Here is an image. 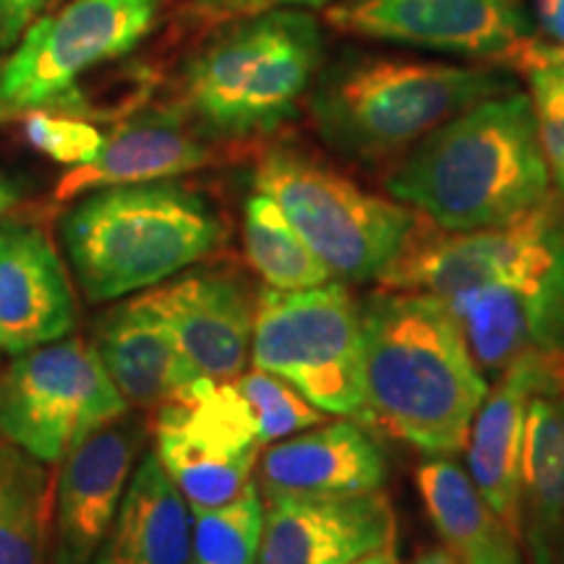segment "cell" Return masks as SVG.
I'll return each mask as SVG.
<instances>
[{"label":"cell","mask_w":564,"mask_h":564,"mask_svg":"<svg viewBox=\"0 0 564 564\" xmlns=\"http://www.w3.org/2000/svg\"><path fill=\"white\" fill-rule=\"evenodd\" d=\"M361 335L366 426L423 457L463 453L489 379L447 306L379 288L361 303Z\"/></svg>","instance_id":"obj_1"},{"label":"cell","mask_w":564,"mask_h":564,"mask_svg":"<svg viewBox=\"0 0 564 564\" xmlns=\"http://www.w3.org/2000/svg\"><path fill=\"white\" fill-rule=\"evenodd\" d=\"M384 188L447 232L520 220L554 192L531 95L512 89L457 112L394 162Z\"/></svg>","instance_id":"obj_2"},{"label":"cell","mask_w":564,"mask_h":564,"mask_svg":"<svg viewBox=\"0 0 564 564\" xmlns=\"http://www.w3.org/2000/svg\"><path fill=\"white\" fill-rule=\"evenodd\" d=\"M512 89V76L497 66L352 53L322 70L308 105L333 150L392 167L457 112Z\"/></svg>","instance_id":"obj_3"},{"label":"cell","mask_w":564,"mask_h":564,"mask_svg":"<svg viewBox=\"0 0 564 564\" xmlns=\"http://www.w3.org/2000/svg\"><path fill=\"white\" fill-rule=\"evenodd\" d=\"M61 241L89 301L150 291L220 246L209 202L181 183H131L89 192L61 220Z\"/></svg>","instance_id":"obj_4"},{"label":"cell","mask_w":564,"mask_h":564,"mask_svg":"<svg viewBox=\"0 0 564 564\" xmlns=\"http://www.w3.org/2000/svg\"><path fill=\"white\" fill-rule=\"evenodd\" d=\"M324 58L316 19L282 6L259 11L209 40L186 66L188 108L212 133H272L299 108Z\"/></svg>","instance_id":"obj_5"},{"label":"cell","mask_w":564,"mask_h":564,"mask_svg":"<svg viewBox=\"0 0 564 564\" xmlns=\"http://www.w3.org/2000/svg\"><path fill=\"white\" fill-rule=\"evenodd\" d=\"M253 188L278 204L316 257L343 282L379 280L429 220L398 199L364 192L312 154L274 147Z\"/></svg>","instance_id":"obj_6"},{"label":"cell","mask_w":564,"mask_h":564,"mask_svg":"<svg viewBox=\"0 0 564 564\" xmlns=\"http://www.w3.org/2000/svg\"><path fill=\"white\" fill-rule=\"evenodd\" d=\"M251 364L285 379L322 413L366 423L361 303L343 280L306 291L262 288Z\"/></svg>","instance_id":"obj_7"},{"label":"cell","mask_w":564,"mask_h":564,"mask_svg":"<svg viewBox=\"0 0 564 564\" xmlns=\"http://www.w3.org/2000/svg\"><path fill=\"white\" fill-rule=\"evenodd\" d=\"M126 413L129 403L82 337L19 352L0 373V436L45 465Z\"/></svg>","instance_id":"obj_8"},{"label":"cell","mask_w":564,"mask_h":564,"mask_svg":"<svg viewBox=\"0 0 564 564\" xmlns=\"http://www.w3.org/2000/svg\"><path fill=\"white\" fill-rule=\"evenodd\" d=\"M162 0H70L40 17L0 70L6 110H42L105 61L131 53L158 21Z\"/></svg>","instance_id":"obj_9"},{"label":"cell","mask_w":564,"mask_h":564,"mask_svg":"<svg viewBox=\"0 0 564 564\" xmlns=\"http://www.w3.org/2000/svg\"><path fill=\"white\" fill-rule=\"evenodd\" d=\"M257 419L232 382L202 379L186 398L158 408L154 455L192 512L228 505L259 463Z\"/></svg>","instance_id":"obj_10"},{"label":"cell","mask_w":564,"mask_h":564,"mask_svg":"<svg viewBox=\"0 0 564 564\" xmlns=\"http://www.w3.org/2000/svg\"><path fill=\"white\" fill-rule=\"evenodd\" d=\"M324 21L350 37L502 66L533 40L520 0H335Z\"/></svg>","instance_id":"obj_11"},{"label":"cell","mask_w":564,"mask_h":564,"mask_svg":"<svg viewBox=\"0 0 564 564\" xmlns=\"http://www.w3.org/2000/svg\"><path fill=\"white\" fill-rule=\"evenodd\" d=\"M440 301L486 379L523 356H564V246L525 270Z\"/></svg>","instance_id":"obj_12"},{"label":"cell","mask_w":564,"mask_h":564,"mask_svg":"<svg viewBox=\"0 0 564 564\" xmlns=\"http://www.w3.org/2000/svg\"><path fill=\"white\" fill-rule=\"evenodd\" d=\"M398 520L382 489L264 494L259 564H352L394 544Z\"/></svg>","instance_id":"obj_13"},{"label":"cell","mask_w":564,"mask_h":564,"mask_svg":"<svg viewBox=\"0 0 564 564\" xmlns=\"http://www.w3.org/2000/svg\"><path fill=\"white\" fill-rule=\"evenodd\" d=\"M165 324L183 356L212 382H232L246 371L257 299L241 278L196 270L139 295Z\"/></svg>","instance_id":"obj_14"},{"label":"cell","mask_w":564,"mask_h":564,"mask_svg":"<svg viewBox=\"0 0 564 564\" xmlns=\"http://www.w3.org/2000/svg\"><path fill=\"white\" fill-rule=\"evenodd\" d=\"M139 444V421L126 413L63 457L55 491L53 564H89L121 510Z\"/></svg>","instance_id":"obj_15"},{"label":"cell","mask_w":564,"mask_h":564,"mask_svg":"<svg viewBox=\"0 0 564 564\" xmlns=\"http://www.w3.org/2000/svg\"><path fill=\"white\" fill-rule=\"evenodd\" d=\"M76 319L74 285L51 236L37 225H0V352L63 340Z\"/></svg>","instance_id":"obj_16"},{"label":"cell","mask_w":564,"mask_h":564,"mask_svg":"<svg viewBox=\"0 0 564 564\" xmlns=\"http://www.w3.org/2000/svg\"><path fill=\"white\" fill-rule=\"evenodd\" d=\"M564 356H523L497 377L468 434V474L486 505L520 544V460L528 405L544 390Z\"/></svg>","instance_id":"obj_17"},{"label":"cell","mask_w":564,"mask_h":564,"mask_svg":"<svg viewBox=\"0 0 564 564\" xmlns=\"http://www.w3.org/2000/svg\"><path fill=\"white\" fill-rule=\"evenodd\" d=\"M259 489L264 494H364L382 489L387 455L373 429L356 419L272 442L259 455Z\"/></svg>","instance_id":"obj_18"},{"label":"cell","mask_w":564,"mask_h":564,"mask_svg":"<svg viewBox=\"0 0 564 564\" xmlns=\"http://www.w3.org/2000/svg\"><path fill=\"white\" fill-rule=\"evenodd\" d=\"M91 345L112 384L133 408L158 411L186 398L204 379L141 299L112 306L97 322Z\"/></svg>","instance_id":"obj_19"},{"label":"cell","mask_w":564,"mask_h":564,"mask_svg":"<svg viewBox=\"0 0 564 564\" xmlns=\"http://www.w3.org/2000/svg\"><path fill=\"white\" fill-rule=\"evenodd\" d=\"M520 546L528 564H564V364L528 405Z\"/></svg>","instance_id":"obj_20"},{"label":"cell","mask_w":564,"mask_h":564,"mask_svg":"<svg viewBox=\"0 0 564 564\" xmlns=\"http://www.w3.org/2000/svg\"><path fill=\"white\" fill-rule=\"evenodd\" d=\"M194 512L150 453L133 468L126 497L89 564H192Z\"/></svg>","instance_id":"obj_21"},{"label":"cell","mask_w":564,"mask_h":564,"mask_svg":"<svg viewBox=\"0 0 564 564\" xmlns=\"http://www.w3.org/2000/svg\"><path fill=\"white\" fill-rule=\"evenodd\" d=\"M209 147L194 137L175 116H154L126 123L105 139L100 154L76 165L55 186V202L110 186L165 181L209 165Z\"/></svg>","instance_id":"obj_22"},{"label":"cell","mask_w":564,"mask_h":564,"mask_svg":"<svg viewBox=\"0 0 564 564\" xmlns=\"http://www.w3.org/2000/svg\"><path fill=\"white\" fill-rule=\"evenodd\" d=\"M51 474L45 463L0 436V564H45Z\"/></svg>","instance_id":"obj_23"},{"label":"cell","mask_w":564,"mask_h":564,"mask_svg":"<svg viewBox=\"0 0 564 564\" xmlns=\"http://www.w3.org/2000/svg\"><path fill=\"white\" fill-rule=\"evenodd\" d=\"M415 484L442 544L453 549L463 562L474 560L481 549L507 533L468 468L457 465L453 455L423 457L415 470Z\"/></svg>","instance_id":"obj_24"},{"label":"cell","mask_w":564,"mask_h":564,"mask_svg":"<svg viewBox=\"0 0 564 564\" xmlns=\"http://www.w3.org/2000/svg\"><path fill=\"white\" fill-rule=\"evenodd\" d=\"M243 249L253 272L274 291H306L335 278L278 204L259 192L243 207Z\"/></svg>","instance_id":"obj_25"},{"label":"cell","mask_w":564,"mask_h":564,"mask_svg":"<svg viewBox=\"0 0 564 564\" xmlns=\"http://www.w3.org/2000/svg\"><path fill=\"white\" fill-rule=\"evenodd\" d=\"M264 497L251 481L228 505L194 512L192 564H259Z\"/></svg>","instance_id":"obj_26"},{"label":"cell","mask_w":564,"mask_h":564,"mask_svg":"<svg viewBox=\"0 0 564 564\" xmlns=\"http://www.w3.org/2000/svg\"><path fill=\"white\" fill-rule=\"evenodd\" d=\"M514 68L523 70L528 79V95H531L541 147H544L549 173H552V186L564 199V61L535 51L531 40Z\"/></svg>","instance_id":"obj_27"},{"label":"cell","mask_w":564,"mask_h":564,"mask_svg":"<svg viewBox=\"0 0 564 564\" xmlns=\"http://www.w3.org/2000/svg\"><path fill=\"white\" fill-rule=\"evenodd\" d=\"M236 384L243 392V398L249 400L262 444L288 440V436L301 434L327 421V413L314 408L295 387L270 371H243L236 379Z\"/></svg>","instance_id":"obj_28"},{"label":"cell","mask_w":564,"mask_h":564,"mask_svg":"<svg viewBox=\"0 0 564 564\" xmlns=\"http://www.w3.org/2000/svg\"><path fill=\"white\" fill-rule=\"evenodd\" d=\"M24 133L34 150L70 167L87 165L105 144V137L91 123L79 118L51 116L45 110H30V116L24 118Z\"/></svg>","instance_id":"obj_29"},{"label":"cell","mask_w":564,"mask_h":564,"mask_svg":"<svg viewBox=\"0 0 564 564\" xmlns=\"http://www.w3.org/2000/svg\"><path fill=\"white\" fill-rule=\"evenodd\" d=\"M51 0H0V53L11 51Z\"/></svg>","instance_id":"obj_30"},{"label":"cell","mask_w":564,"mask_h":564,"mask_svg":"<svg viewBox=\"0 0 564 564\" xmlns=\"http://www.w3.org/2000/svg\"><path fill=\"white\" fill-rule=\"evenodd\" d=\"M539 34H533L535 51L564 61V0H539Z\"/></svg>","instance_id":"obj_31"},{"label":"cell","mask_w":564,"mask_h":564,"mask_svg":"<svg viewBox=\"0 0 564 564\" xmlns=\"http://www.w3.org/2000/svg\"><path fill=\"white\" fill-rule=\"evenodd\" d=\"M194 11L209 21H232L264 11L270 0H192Z\"/></svg>","instance_id":"obj_32"},{"label":"cell","mask_w":564,"mask_h":564,"mask_svg":"<svg viewBox=\"0 0 564 564\" xmlns=\"http://www.w3.org/2000/svg\"><path fill=\"white\" fill-rule=\"evenodd\" d=\"M520 544L512 539L510 533H502L497 541H491L489 546L481 549L474 560L465 564H523L520 562Z\"/></svg>","instance_id":"obj_33"},{"label":"cell","mask_w":564,"mask_h":564,"mask_svg":"<svg viewBox=\"0 0 564 564\" xmlns=\"http://www.w3.org/2000/svg\"><path fill=\"white\" fill-rule=\"evenodd\" d=\"M413 564H465L460 556H457L453 549L447 546H434V549H426V552H421L415 556Z\"/></svg>","instance_id":"obj_34"},{"label":"cell","mask_w":564,"mask_h":564,"mask_svg":"<svg viewBox=\"0 0 564 564\" xmlns=\"http://www.w3.org/2000/svg\"><path fill=\"white\" fill-rule=\"evenodd\" d=\"M19 186L13 181H9V178H3V175H0V217L6 215V212H9L13 204L19 202Z\"/></svg>","instance_id":"obj_35"},{"label":"cell","mask_w":564,"mask_h":564,"mask_svg":"<svg viewBox=\"0 0 564 564\" xmlns=\"http://www.w3.org/2000/svg\"><path fill=\"white\" fill-rule=\"evenodd\" d=\"M352 564H400L398 562V554L392 552V546L382 549V552H373V554H366L361 560H356Z\"/></svg>","instance_id":"obj_36"},{"label":"cell","mask_w":564,"mask_h":564,"mask_svg":"<svg viewBox=\"0 0 564 564\" xmlns=\"http://www.w3.org/2000/svg\"><path fill=\"white\" fill-rule=\"evenodd\" d=\"M288 6V9H295V6H301V9H327L333 0H270V6Z\"/></svg>","instance_id":"obj_37"},{"label":"cell","mask_w":564,"mask_h":564,"mask_svg":"<svg viewBox=\"0 0 564 564\" xmlns=\"http://www.w3.org/2000/svg\"><path fill=\"white\" fill-rule=\"evenodd\" d=\"M6 116V105H3V100H0V118Z\"/></svg>","instance_id":"obj_38"}]
</instances>
